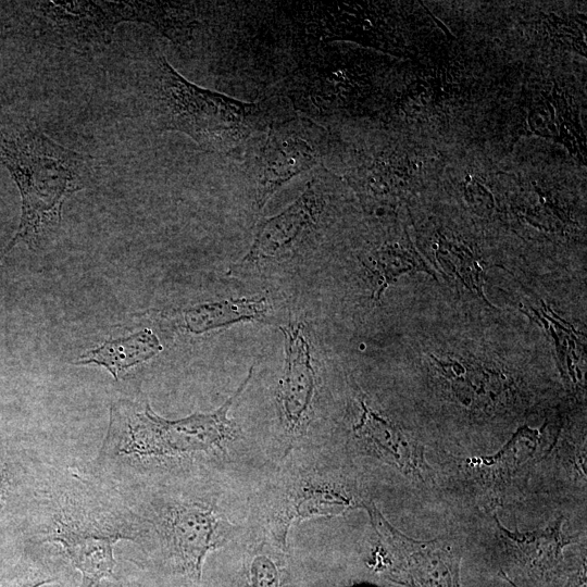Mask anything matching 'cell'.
Returning <instances> with one entry per match:
<instances>
[{"instance_id":"cell-7","label":"cell","mask_w":587,"mask_h":587,"mask_svg":"<svg viewBox=\"0 0 587 587\" xmlns=\"http://www.w3.org/2000/svg\"><path fill=\"white\" fill-rule=\"evenodd\" d=\"M332 174L320 166L300 196L278 214L259 221L252 243L240 265L283 260L322 228L329 201Z\"/></svg>"},{"instance_id":"cell-11","label":"cell","mask_w":587,"mask_h":587,"mask_svg":"<svg viewBox=\"0 0 587 587\" xmlns=\"http://www.w3.org/2000/svg\"><path fill=\"white\" fill-rule=\"evenodd\" d=\"M268 305L265 298H238L198 303L180 311V326L191 334H203L240 322L263 321Z\"/></svg>"},{"instance_id":"cell-4","label":"cell","mask_w":587,"mask_h":587,"mask_svg":"<svg viewBox=\"0 0 587 587\" xmlns=\"http://www.w3.org/2000/svg\"><path fill=\"white\" fill-rule=\"evenodd\" d=\"M0 163L22 199L20 224L0 258L20 242L30 249L61 222L65 199L88 186L96 171L92 157L55 142L37 126L0 117Z\"/></svg>"},{"instance_id":"cell-6","label":"cell","mask_w":587,"mask_h":587,"mask_svg":"<svg viewBox=\"0 0 587 587\" xmlns=\"http://www.w3.org/2000/svg\"><path fill=\"white\" fill-rule=\"evenodd\" d=\"M333 145L330 130L297 113L274 122L241 162L255 212L289 180L324 166Z\"/></svg>"},{"instance_id":"cell-13","label":"cell","mask_w":587,"mask_h":587,"mask_svg":"<svg viewBox=\"0 0 587 587\" xmlns=\"http://www.w3.org/2000/svg\"><path fill=\"white\" fill-rule=\"evenodd\" d=\"M235 587H292L287 551L261 544L243 555Z\"/></svg>"},{"instance_id":"cell-3","label":"cell","mask_w":587,"mask_h":587,"mask_svg":"<svg viewBox=\"0 0 587 587\" xmlns=\"http://www.w3.org/2000/svg\"><path fill=\"white\" fill-rule=\"evenodd\" d=\"M143 99L157 130L186 134L205 152L239 162L274 122L296 113L275 92L245 102L202 88L176 72L159 50L147 61Z\"/></svg>"},{"instance_id":"cell-1","label":"cell","mask_w":587,"mask_h":587,"mask_svg":"<svg viewBox=\"0 0 587 587\" xmlns=\"http://www.w3.org/2000/svg\"><path fill=\"white\" fill-rule=\"evenodd\" d=\"M141 522L123 494L91 469L45 465L20 544L54 547L82 587L114 575L120 541L140 545Z\"/></svg>"},{"instance_id":"cell-15","label":"cell","mask_w":587,"mask_h":587,"mask_svg":"<svg viewBox=\"0 0 587 587\" xmlns=\"http://www.w3.org/2000/svg\"><path fill=\"white\" fill-rule=\"evenodd\" d=\"M371 270L376 282L374 296L379 299L385 288L399 275L408 272L427 271L414 258H408L396 248H382L371 258Z\"/></svg>"},{"instance_id":"cell-16","label":"cell","mask_w":587,"mask_h":587,"mask_svg":"<svg viewBox=\"0 0 587 587\" xmlns=\"http://www.w3.org/2000/svg\"><path fill=\"white\" fill-rule=\"evenodd\" d=\"M347 587H378L377 585L371 584V583H355L351 584Z\"/></svg>"},{"instance_id":"cell-14","label":"cell","mask_w":587,"mask_h":587,"mask_svg":"<svg viewBox=\"0 0 587 587\" xmlns=\"http://www.w3.org/2000/svg\"><path fill=\"white\" fill-rule=\"evenodd\" d=\"M47 551L20 544L0 560V587H42L54 584L58 576L47 564Z\"/></svg>"},{"instance_id":"cell-12","label":"cell","mask_w":587,"mask_h":587,"mask_svg":"<svg viewBox=\"0 0 587 587\" xmlns=\"http://www.w3.org/2000/svg\"><path fill=\"white\" fill-rule=\"evenodd\" d=\"M162 349L157 335L146 328L129 336L108 339L73 363L103 366L117 380L125 371L152 359Z\"/></svg>"},{"instance_id":"cell-10","label":"cell","mask_w":587,"mask_h":587,"mask_svg":"<svg viewBox=\"0 0 587 587\" xmlns=\"http://www.w3.org/2000/svg\"><path fill=\"white\" fill-rule=\"evenodd\" d=\"M285 363L277 401L285 433L291 438L305 433L316 392V372L309 338L302 324L282 326Z\"/></svg>"},{"instance_id":"cell-5","label":"cell","mask_w":587,"mask_h":587,"mask_svg":"<svg viewBox=\"0 0 587 587\" xmlns=\"http://www.w3.org/2000/svg\"><path fill=\"white\" fill-rule=\"evenodd\" d=\"M115 487L141 522L139 546L158 554L187 587H200L207 555L226 545L237 532L216 500L172 480Z\"/></svg>"},{"instance_id":"cell-9","label":"cell","mask_w":587,"mask_h":587,"mask_svg":"<svg viewBox=\"0 0 587 587\" xmlns=\"http://www.w3.org/2000/svg\"><path fill=\"white\" fill-rule=\"evenodd\" d=\"M43 466L0 433V553L18 546Z\"/></svg>"},{"instance_id":"cell-2","label":"cell","mask_w":587,"mask_h":587,"mask_svg":"<svg viewBox=\"0 0 587 587\" xmlns=\"http://www.w3.org/2000/svg\"><path fill=\"white\" fill-rule=\"evenodd\" d=\"M253 366L236 391L216 410L178 420L159 416L148 402L120 398L90 469L121 487L161 480L168 469L218 454L236 436L228 411L251 380Z\"/></svg>"},{"instance_id":"cell-8","label":"cell","mask_w":587,"mask_h":587,"mask_svg":"<svg viewBox=\"0 0 587 587\" xmlns=\"http://www.w3.org/2000/svg\"><path fill=\"white\" fill-rule=\"evenodd\" d=\"M351 504L341 486L320 472L289 475L274 489L267 507L270 542L287 551V536L295 523L337 515Z\"/></svg>"}]
</instances>
